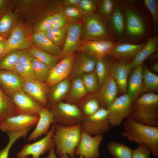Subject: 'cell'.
<instances>
[{"instance_id": "25", "label": "cell", "mask_w": 158, "mask_h": 158, "mask_svg": "<svg viewBox=\"0 0 158 158\" xmlns=\"http://www.w3.org/2000/svg\"><path fill=\"white\" fill-rule=\"evenodd\" d=\"M31 40L35 45V46L37 48L52 56L60 58L62 49L53 43L44 32L35 33L32 36Z\"/></svg>"}, {"instance_id": "54", "label": "cell", "mask_w": 158, "mask_h": 158, "mask_svg": "<svg viewBox=\"0 0 158 158\" xmlns=\"http://www.w3.org/2000/svg\"><path fill=\"white\" fill-rule=\"evenodd\" d=\"M150 60L151 61H155L158 60V53H156L154 54H152L150 55Z\"/></svg>"}, {"instance_id": "39", "label": "cell", "mask_w": 158, "mask_h": 158, "mask_svg": "<svg viewBox=\"0 0 158 158\" xmlns=\"http://www.w3.org/2000/svg\"><path fill=\"white\" fill-rule=\"evenodd\" d=\"M32 64L35 79L45 82L48 77L51 69L45 64L33 57Z\"/></svg>"}, {"instance_id": "28", "label": "cell", "mask_w": 158, "mask_h": 158, "mask_svg": "<svg viewBox=\"0 0 158 158\" xmlns=\"http://www.w3.org/2000/svg\"><path fill=\"white\" fill-rule=\"evenodd\" d=\"M87 93L80 77L72 80L66 102L77 104L86 97Z\"/></svg>"}, {"instance_id": "22", "label": "cell", "mask_w": 158, "mask_h": 158, "mask_svg": "<svg viewBox=\"0 0 158 158\" xmlns=\"http://www.w3.org/2000/svg\"><path fill=\"white\" fill-rule=\"evenodd\" d=\"M142 65L132 69L130 73L126 94L133 102L143 93Z\"/></svg>"}, {"instance_id": "50", "label": "cell", "mask_w": 158, "mask_h": 158, "mask_svg": "<svg viewBox=\"0 0 158 158\" xmlns=\"http://www.w3.org/2000/svg\"><path fill=\"white\" fill-rule=\"evenodd\" d=\"M80 0H63V3L66 6L78 7Z\"/></svg>"}, {"instance_id": "52", "label": "cell", "mask_w": 158, "mask_h": 158, "mask_svg": "<svg viewBox=\"0 0 158 158\" xmlns=\"http://www.w3.org/2000/svg\"><path fill=\"white\" fill-rule=\"evenodd\" d=\"M6 39L0 37V58L5 48Z\"/></svg>"}, {"instance_id": "19", "label": "cell", "mask_w": 158, "mask_h": 158, "mask_svg": "<svg viewBox=\"0 0 158 158\" xmlns=\"http://www.w3.org/2000/svg\"><path fill=\"white\" fill-rule=\"evenodd\" d=\"M131 69L130 63L119 61L111 63L110 74L115 80L119 90L123 95L126 93L128 76Z\"/></svg>"}, {"instance_id": "41", "label": "cell", "mask_w": 158, "mask_h": 158, "mask_svg": "<svg viewBox=\"0 0 158 158\" xmlns=\"http://www.w3.org/2000/svg\"><path fill=\"white\" fill-rule=\"evenodd\" d=\"M111 20L116 32L119 35H122L124 32V24L123 15L119 8H116L113 11Z\"/></svg>"}, {"instance_id": "35", "label": "cell", "mask_w": 158, "mask_h": 158, "mask_svg": "<svg viewBox=\"0 0 158 158\" xmlns=\"http://www.w3.org/2000/svg\"><path fill=\"white\" fill-rule=\"evenodd\" d=\"M111 63L106 60L105 58L97 60L95 70L100 87L110 75Z\"/></svg>"}, {"instance_id": "44", "label": "cell", "mask_w": 158, "mask_h": 158, "mask_svg": "<svg viewBox=\"0 0 158 158\" xmlns=\"http://www.w3.org/2000/svg\"><path fill=\"white\" fill-rule=\"evenodd\" d=\"M144 4L151 15L154 29L157 28L158 20V2L157 0H144Z\"/></svg>"}, {"instance_id": "43", "label": "cell", "mask_w": 158, "mask_h": 158, "mask_svg": "<svg viewBox=\"0 0 158 158\" xmlns=\"http://www.w3.org/2000/svg\"><path fill=\"white\" fill-rule=\"evenodd\" d=\"M14 21L13 16L9 13L4 14L0 18V37L9 32Z\"/></svg>"}, {"instance_id": "49", "label": "cell", "mask_w": 158, "mask_h": 158, "mask_svg": "<svg viewBox=\"0 0 158 158\" xmlns=\"http://www.w3.org/2000/svg\"><path fill=\"white\" fill-rule=\"evenodd\" d=\"M52 15L48 16L43 20L37 26L35 33L44 32L52 28Z\"/></svg>"}, {"instance_id": "53", "label": "cell", "mask_w": 158, "mask_h": 158, "mask_svg": "<svg viewBox=\"0 0 158 158\" xmlns=\"http://www.w3.org/2000/svg\"><path fill=\"white\" fill-rule=\"evenodd\" d=\"M150 69L154 72L157 73H158V63L156 62L153 64L150 67Z\"/></svg>"}, {"instance_id": "24", "label": "cell", "mask_w": 158, "mask_h": 158, "mask_svg": "<svg viewBox=\"0 0 158 158\" xmlns=\"http://www.w3.org/2000/svg\"><path fill=\"white\" fill-rule=\"evenodd\" d=\"M32 58L29 50H22L14 68L13 71L24 80L35 79L32 67Z\"/></svg>"}, {"instance_id": "5", "label": "cell", "mask_w": 158, "mask_h": 158, "mask_svg": "<svg viewBox=\"0 0 158 158\" xmlns=\"http://www.w3.org/2000/svg\"><path fill=\"white\" fill-rule=\"evenodd\" d=\"M108 110L102 107L94 114L84 117L80 124L81 131L92 136L103 135L111 127L108 119Z\"/></svg>"}, {"instance_id": "48", "label": "cell", "mask_w": 158, "mask_h": 158, "mask_svg": "<svg viewBox=\"0 0 158 158\" xmlns=\"http://www.w3.org/2000/svg\"><path fill=\"white\" fill-rule=\"evenodd\" d=\"M151 153L147 147L142 146H138L134 150L132 158H150Z\"/></svg>"}, {"instance_id": "31", "label": "cell", "mask_w": 158, "mask_h": 158, "mask_svg": "<svg viewBox=\"0 0 158 158\" xmlns=\"http://www.w3.org/2000/svg\"><path fill=\"white\" fill-rule=\"evenodd\" d=\"M17 115L12 98L7 95L0 87V121Z\"/></svg>"}, {"instance_id": "29", "label": "cell", "mask_w": 158, "mask_h": 158, "mask_svg": "<svg viewBox=\"0 0 158 158\" xmlns=\"http://www.w3.org/2000/svg\"><path fill=\"white\" fill-rule=\"evenodd\" d=\"M158 38L156 36L150 39L130 63L132 69L142 65L144 61L158 48Z\"/></svg>"}, {"instance_id": "38", "label": "cell", "mask_w": 158, "mask_h": 158, "mask_svg": "<svg viewBox=\"0 0 158 158\" xmlns=\"http://www.w3.org/2000/svg\"><path fill=\"white\" fill-rule=\"evenodd\" d=\"M30 130L28 128L18 132L7 133L8 141L6 145L0 150V158H8L10 150L15 142L21 137H25Z\"/></svg>"}, {"instance_id": "47", "label": "cell", "mask_w": 158, "mask_h": 158, "mask_svg": "<svg viewBox=\"0 0 158 158\" xmlns=\"http://www.w3.org/2000/svg\"><path fill=\"white\" fill-rule=\"evenodd\" d=\"M69 22L61 12H59L52 15V28L60 29L65 27Z\"/></svg>"}, {"instance_id": "26", "label": "cell", "mask_w": 158, "mask_h": 158, "mask_svg": "<svg viewBox=\"0 0 158 158\" xmlns=\"http://www.w3.org/2000/svg\"><path fill=\"white\" fill-rule=\"evenodd\" d=\"M71 83L68 78L50 87L48 93V106L54 105L66 98L69 90Z\"/></svg>"}, {"instance_id": "2", "label": "cell", "mask_w": 158, "mask_h": 158, "mask_svg": "<svg viewBox=\"0 0 158 158\" xmlns=\"http://www.w3.org/2000/svg\"><path fill=\"white\" fill-rule=\"evenodd\" d=\"M130 116L143 124L158 126V95L145 93L133 102Z\"/></svg>"}, {"instance_id": "6", "label": "cell", "mask_w": 158, "mask_h": 158, "mask_svg": "<svg viewBox=\"0 0 158 158\" xmlns=\"http://www.w3.org/2000/svg\"><path fill=\"white\" fill-rule=\"evenodd\" d=\"M133 102L126 93L117 97L107 108L111 127L120 126L124 120L130 116Z\"/></svg>"}, {"instance_id": "57", "label": "cell", "mask_w": 158, "mask_h": 158, "mask_svg": "<svg viewBox=\"0 0 158 158\" xmlns=\"http://www.w3.org/2000/svg\"><path fill=\"white\" fill-rule=\"evenodd\" d=\"M25 158H29V156H27Z\"/></svg>"}, {"instance_id": "9", "label": "cell", "mask_w": 158, "mask_h": 158, "mask_svg": "<svg viewBox=\"0 0 158 158\" xmlns=\"http://www.w3.org/2000/svg\"><path fill=\"white\" fill-rule=\"evenodd\" d=\"M103 139L102 135L93 136L81 131L79 143L75 155L84 158H98L100 155L99 147Z\"/></svg>"}, {"instance_id": "45", "label": "cell", "mask_w": 158, "mask_h": 158, "mask_svg": "<svg viewBox=\"0 0 158 158\" xmlns=\"http://www.w3.org/2000/svg\"><path fill=\"white\" fill-rule=\"evenodd\" d=\"M97 1L94 0H80L78 8L85 16L94 14Z\"/></svg>"}, {"instance_id": "40", "label": "cell", "mask_w": 158, "mask_h": 158, "mask_svg": "<svg viewBox=\"0 0 158 158\" xmlns=\"http://www.w3.org/2000/svg\"><path fill=\"white\" fill-rule=\"evenodd\" d=\"M22 50H16L0 59V69L13 71Z\"/></svg>"}, {"instance_id": "17", "label": "cell", "mask_w": 158, "mask_h": 158, "mask_svg": "<svg viewBox=\"0 0 158 158\" xmlns=\"http://www.w3.org/2000/svg\"><path fill=\"white\" fill-rule=\"evenodd\" d=\"M24 79L14 71L0 69V87L8 96L11 97L22 89Z\"/></svg>"}, {"instance_id": "21", "label": "cell", "mask_w": 158, "mask_h": 158, "mask_svg": "<svg viewBox=\"0 0 158 158\" xmlns=\"http://www.w3.org/2000/svg\"><path fill=\"white\" fill-rule=\"evenodd\" d=\"M144 44L128 43L116 44L109 55L119 61L130 63Z\"/></svg>"}, {"instance_id": "13", "label": "cell", "mask_w": 158, "mask_h": 158, "mask_svg": "<svg viewBox=\"0 0 158 158\" xmlns=\"http://www.w3.org/2000/svg\"><path fill=\"white\" fill-rule=\"evenodd\" d=\"M39 119V116L17 115L0 121V130L7 133L32 128L36 124Z\"/></svg>"}, {"instance_id": "56", "label": "cell", "mask_w": 158, "mask_h": 158, "mask_svg": "<svg viewBox=\"0 0 158 158\" xmlns=\"http://www.w3.org/2000/svg\"><path fill=\"white\" fill-rule=\"evenodd\" d=\"M59 158H71L68 154H63L59 156ZM78 158H84L82 156H79V157Z\"/></svg>"}, {"instance_id": "18", "label": "cell", "mask_w": 158, "mask_h": 158, "mask_svg": "<svg viewBox=\"0 0 158 158\" xmlns=\"http://www.w3.org/2000/svg\"><path fill=\"white\" fill-rule=\"evenodd\" d=\"M80 52L75 56L68 77L69 80H72L83 74L91 73L95 69L97 59L85 53Z\"/></svg>"}, {"instance_id": "14", "label": "cell", "mask_w": 158, "mask_h": 158, "mask_svg": "<svg viewBox=\"0 0 158 158\" xmlns=\"http://www.w3.org/2000/svg\"><path fill=\"white\" fill-rule=\"evenodd\" d=\"M22 89L25 93L44 107L48 106L47 95L49 88L45 82L36 79L24 80Z\"/></svg>"}, {"instance_id": "36", "label": "cell", "mask_w": 158, "mask_h": 158, "mask_svg": "<svg viewBox=\"0 0 158 158\" xmlns=\"http://www.w3.org/2000/svg\"><path fill=\"white\" fill-rule=\"evenodd\" d=\"M68 26L60 29L52 28L44 33L53 43L60 47L63 44V45L64 44L67 35Z\"/></svg>"}, {"instance_id": "11", "label": "cell", "mask_w": 158, "mask_h": 158, "mask_svg": "<svg viewBox=\"0 0 158 158\" xmlns=\"http://www.w3.org/2000/svg\"><path fill=\"white\" fill-rule=\"evenodd\" d=\"M116 44L110 40H85L81 42L77 50L97 59H101L109 55Z\"/></svg>"}, {"instance_id": "42", "label": "cell", "mask_w": 158, "mask_h": 158, "mask_svg": "<svg viewBox=\"0 0 158 158\" xmlns=\"http://www.w3.org/2000/svg\"><path fill=\"white\" fill-rule=\"evenodd\" d=\"M70 21H75L84 18L83 13L77 7L66 6L61 12Z\"/></svg>"}, {"instance_id": "20", "label": "cell", "mask_w": 158, "mask_h": 158, "mask_svg": "<svg viewBox=\"0 0 158 158\" xmlns=\"http://www.w3.org/2000/svg\"><path fill=\"white\" fill-rule=\"evenodd\" d=\"M54 123L53 115L48 106L44 107L40 111L39 119L33 130L28 137V141H35L49 131L51 125Z\"/></svg>"}, {"instance_id": "34", "label": "cell", "mask_w": 158, "mask_h": 158, "mask_svg": "<svg viewBox=\"0 0 158 158\" xmlns=\"http://www.w3.org/2000/svg\"><path fill=\"white\" fill-rule=\"evenodd\" d=\"M142 79L143 93L157 92L158 91V76L146 66L143 67Z\"/></svg>"}, {"instance_id": "27", "label": "cell", "mask_w": 158, "mask_h": 158, "mask_svg": "<svg viewBox=\"0 0 158 158\" xmlns=\"http://www.w3.org/2000/svg\"><path fill=\"white\" fill-rule=\"evenodd\" d=\"M126 25L128 33L134 36L142 35L145 32V28L142 20L135 11L130 9L126 12Z\"/></svg>"}, {"instance_id": "51", "label": "cell", "mask_w": 158, "mask_h": 158, "mask_svg": "<svg viewBox=\"0 0 158 158\" xmlns=\"http://www.w3.org/2000/svg\"><path fill=\"white\" fill-rule=\"evenodd\" d=\"M45 158H59L56 154L55 145L49 150L48 154Z\"/></svg>"}, {"instance_id": "7", "label": "cell", "mask_w": 158, "mask_h": 158, "mask_svg": "<svg viewBox=\"0 0 158 158\" xmlns=\"http://www.w3.org/2000/svg\"><path fill=\"white\" fill-rule=\"evenodd\" d=\"M83 32L85 40H109L112 37L103 20L93 14L84 18Z\"/></svg>"}, {"instance_id": "12", "label": "cell", "mask_w": 158, "mask_h": 158, "mask_svg": "<svg viewBox=\"0 0 158 158\" xmlns=\"http://www.w3.org/2000/svg\"><path fill=\"white\" fill-rule=\"evenodd\" d=\"M11 98L15 105L17 115L39 116L40 111L44 107L22 89L15 93Z\"/></svg>"}, {"instance_id": "1", "label": "cell", "mask_w": 158, "mask_h": 158, "mask_svg": "<svg viewBox=\"0 0 158 158\" xmlns=\"http://www.w3.org/2000/svg\"><path fill=\"white\" fill-rule=\"evenodd\" d=\"M123 136L138 146L147 147L154 157H158V126L142 124L129 116L123 122Z\"/></svg>"}, {"instance_id": "15", "label": "cell", "mask_w": 158, "mask_h": 158, "mask_svg": "<svg viewBox=\"0 0 158 158\" xmlns=\"http://www.w3.org/2000/svg\"><path fill=\"white\" fill-rule=\"evenodd\" d=\"M83 32V25L80 22L73 23L68 25L60 59L69 53L78 50L81 42Z\"/></svg>"}, {"instance_id": "8", "label": "cell", "mask_w": 158, "mask_h": 158, "mask_svg": "<svg viewBox=\"0 0 158 158\" xmlns=\"http://www.w3.org/2000/svg\"><path fill=\"white\" fill-rule=\"evenodd\" d=\"M55 129V124L51 125L48 133L42 138L31 144L24 145L16 154L17 158H25L32 156V158H40L54 145L53 135Z\"/></svg>"}, {"instance_id": "4", "label": "cell", "mask_w": 158, "mask_h": 158, "mask_svg": "<svg viewBox=\"0 0 158 158\" xmlns=\"http://www.w3.org/2000/svg\"><path fill=\"white\" fill-rule=\"evenodd\" d=\"M49 107L53 115L54 123L63 126L81 124L84 117L80 109L75 104L61 101Z\"/></svg>"}, {"instance_id": "16", "label": "cell", "mask_w": 158, "mask_h": 158, "mask_svg": "<svg viewBox=\"0 0 158 158\" xmlns=\"http://www.w3.org/2000/svg\"><path fill=\"white\" fill-rule=\"evenodd\" d=\"M30 46V42L22 25L17 24L14 27L11 35L6 39L5 48L0 59L11 51L27 49Z\"/></svg>"}, {"instance_id": "23", "label": "cell", "mask_w": 158, "mask_h": 158, "mask_svg": "<svg viewBox=\"0 0 158 158\" xmlns=\"http://www.w3.org/2000/svg\"><path fill=\"white\" fill-rule=\"evenodd\" d=\"M118 90L116 81L110 74L96 93L104 107L107 109L114 101L117 97Z\"/></svg>"}, {"instance_id": "46", "label": "cell", "mask_w": 158, "mask_h": 158, "mask_svg": "<svg viewBox=\"0 0 158 158\" xmlns=\"http://www.w3.org/2000/svg\"><path fill=\"white\" fill-rule=\"evenodd\" d=\"M114 7L113 1L111 0L101 1L99 5V13L105 18H110L112 14Z\"/></svg>"}, {"instance_id": "32", "label": "cell", "mask_w": 158, "mask_h": 158, "mask_svg": "<svg viewBox=\"0 0 158 158\" xmlns=\"http://www.w3.org/2000/svg\"><path fill=\"white\" fill-rule=\"evenodd\" d=\"M110 154L114 158H132L133 150L127 145L119 142L112 141L107 145Z\"/></svg>"}, {"instance_id": "30", "label": "cell", "mask_w": 158, "mask_h": 158, "mask_svg": "<svg viewBox=\"0 0 158 158\" xmlns=\"http://www.w3.org/2000/svg\"><path fill=\"white\" fill-rule=\"evenodd\" d=\"M84 117L90 116L104 107L98 98L96 93L92 96L86 97L76 104Z\"/></svg>"}, {"instance_id": "10", "label": "cell", "mask_w": 158, "mask_h": 158, "mask_svg": "<svg viewBox=\"0 0 158 158\" xmlns=\"http://www.w3.org/2000/svg\"><path fill=\"white\" fill-rule=\"evenodd\" d=\"M75 56L74 52L66 54L50 70L48 77L45 82L49 88L57 83L68 78Z\"/></svg>"}, {"instance_id": "37", "label": "cell", "mask_w": 158, "mask_h": 158, "mask_svg": "<svg viewBox=\"0 0 158 158\" xmlns=\"http://www.w3.org/2000/svg\"><path fill=\"white\" fill-rule=\"evenodd\" d=\"M80 77L87 94L97 93L100 87L95 70L91 73L83 74Z\"/></svg>"}, {"instance_id": "3", "label": "cell", "mask_w": 158, "mask_h": 158, "mask_svg": "<svg viewBox=\"0 0 158 158\" xmlns=\"http://www.w3.org/2000/svg\"><path fill=\"white\" fill-rule=\"evenodd\" d=\"M80 124L68 126L55 124V129L53 135L56 154L59 156L68 154L71 158H74L75 150L80 138Z\"/></svg>"}, {"instance_id": "33", "label": "cell", "mask_w": 158, "mask_h": 158, "mask_svg": "<svg viewBox=\"0 0 158 158\" xmlns=\"http://www.w3.org/2000/svg\"><path fill=\"white\" fill-rule=\"evenodd\" d=\"M29 50L33 57L45 64L50 69L56 65L60 59L59 56H52L35 46H31Z\"/></svg>"}, {"instance_id": "55", "label": "cell", "mask_w": 158, "mask_h": 158, "mask_svg": "<svg viewBox=\"0 0 158 158\" xmlns=\"http://www.w3.org/2000/svg\"><path fill=\"white\" fill-rule=\"evenodd\" d=\"M5 3V1L3 0H0V13L1 12Z\"/></svg>"}]
</instances>
